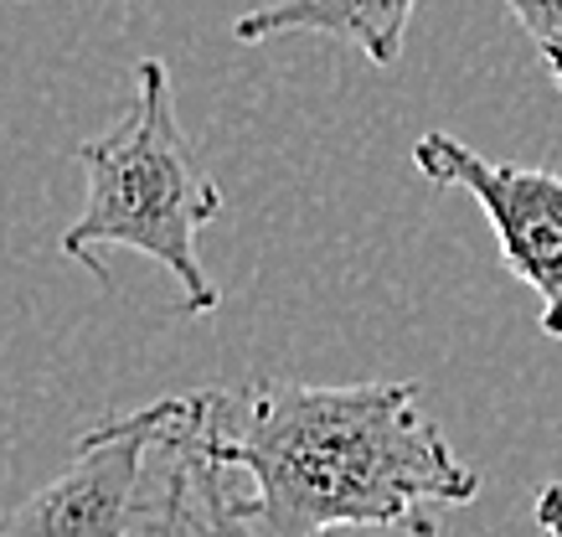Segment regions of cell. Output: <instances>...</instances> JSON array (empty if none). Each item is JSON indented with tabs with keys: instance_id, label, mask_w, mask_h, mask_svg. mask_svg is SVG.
<instances>
[{
	"instance_id": "obj_1",
	"label": "cell",
	"mask_w": 562,
	"mask_h": 537,
	"mask_svg": "<svg viewBox=\"0 0 562 537\" xmlns=\"http://www.w3.org/2000/svg\"><path fill=\"white\" fill-rule=\"evenodd\" d=\"M418 382H290L187 393L166 450L254 476L263 537H330L341 527H397L443 537V512L480 496L470 470L424 414Z\"/></svg>"
},
{
	"instance_id": "obj_2",
	"label": "cell",
	"mask_w": 562,
	"mask_h": 537,
	"mask_svg": "<svg viewBox=\"0 0 562 537\" xmlns=\"http://www.w3.org/2000/svg\"><path fill=\"white\" fill-rule=\"evenodd\" d=\"M88 197L78 223L63 233V254L109 290V248H130L166 264L181 284V311L212 315L217 284L196 259V233L222 217V191L206 176L196 145L176 120L171 72L160 57L135 63V104L114 130L78 145Z\"/></svg>"
},
{
	"instance_id": "obj_3",
	"label": "cell",
	"mask_w": 562,
	"mask_h": 537,
	"mask_svg": "<svg viewBox=\"0 0 562 537\" xmlns=\"http://www.w3.org/2000/svg\"><path fill=\"white\" fill-rule=\"evenodd\" d=\"M181 409L187 393L99 418L78 434L72 466L57 481L0 512V537H181L196 522L191 460L171 455L166 476L150 481V460L166 455Z\"/></svg>"
},
{
	"instance_id": "obj_4",
	"label": "cell",
	"mask_w": 562,
	"mask_h": 537,
	"mask_svg": "<svg viewBox=\"0 0 562 537\" xmlns=\"http://www.w3.org/2000/svg\"><path fill=\"white\" fill-rule=\"evenodd\" d=\"M413 166L424 181L464 187L485 208L501 264L542 300V331L562 342V176L547 166L485 160L443 130L413 139Z\"/></svg>"
},
{
	"instance_id": "obj_5",
	"label": "cell",
	"mask_w": 562,
	"mask_h": 537,
	"mask_svg": "<svg viewBox=\"0 0 562 537\" xmlns=\"http://www.w3.org/2000/svg\"><path fill=\"white\" fill-rule=\"evenodd\" d=\"M418 0H263L233 21V42H279V36H336L367 53L376 68L403 57Z\"/></svg>"
},
{
	"instance_id": "obj_6",
	"label": "cell",
	"mask_w": 562,
	"mask_h": 537,
	"mask_svg": "<svg viewBox=\"0 0 562 537\" xmlns=\"http://www.w3.org/2000/svg\"><path fill=\"white\" fill-rule=\"evenodd\" d=\"M191 481H196V522H191L196 537H263L254 522V502H248V496H233L217 466L191 460Z\"/></svg>"
},
{
	"instance_id": "obj_7",
	"label": "cell",
	"mask_w": 562,
	"mask_h": 537,
	"mask_svg": "<svg viewBox=\"0 0 562 537\" xmlns=\"http://www.w3.org/2000/svg\"><path fill=\"white\" fill-rule=\"evenodd\" d=\"M501 5L516 16V26L527 32V42L552 72V83L562 88V0H501Z\"/></svg>"
},
{
	"instance_id": "obj_8",
	"label": "cell",
	"mask_w": 562,
	"mask_h": 537,
	"mask_svg": "<svg viewBox=\"0 0 562 537\" xmlns=\"http://www.w3.org/2000/svg\"><path fill=\"white\" fill-rule=\"evenodd\" d=\"M537 527L547 537H562V481H547L537 491Z\"/></svg>"
}]
</instances>
